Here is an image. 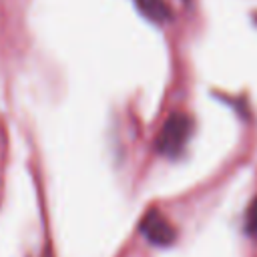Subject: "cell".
Wrapping results in <instances>:
<instances>
[{
  "label": "cell",
  "mask_w": 257,
  "mask_h": 257,
  "mask_svg": "<svg viewBox=\"0 0 257 257\" xmlns=\"http://www.w3.org/2000/svg\"><path fill=\"white\" fill-rule=\"evenodd\" d=\"M245 231L251 237H257V197L251 201L249 209H247V217H245Z\"/></svg>",
  "instance_id": "4"
},
{
  "label": "cell",
  "mask_w": 257,
  "mask_h": 257,
  "mask_svg": "<svg viewBox=\"0 0 257 257\" xmlns=\"http://www.w3.org/2000/svg\"><path fill=\"white\" fill-rule=\"evenodd\" d=\"M191 133H193V120L185 112H173L165 120L161 133L157 137L159 155H163L167 159H177L185 151V147L191 139Z\"/></svg>",
  "instance_id": "1"
},
{
  "label": "cell",
  "mask_w": 257,
  "mask_h": 257,
  "mask_svg": "<svg viewBox=\"0 0 257 257\" xmlns=\"http://www.w3.org/2000/svg\"><path fill=\"white\" fill-rule=\"evenodd\" d=\"M135 4L143 16H147L157 24H163L171 18V10L165 0H135Z\"/></svg>",
  "instance_id": "3"
},
{
  "label": "cell",
  "mask_w": 257,
  "mask_h": 257,
  "mask_svg": "<svg viewBox=\"0 0 257 257\" xmlns=\"http://www.w3.org/2000/svg\"><path fill=\"white\" fill-rule=\"evenodd\" d=\"M139 229L143 237L151 245H157V247H169L175 243V237H177V231L171 225V221L157 209H151L143 215Z\"/></svg>",
  "instance_id": "2"
}]
</instances>
